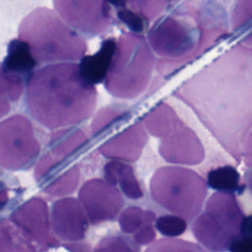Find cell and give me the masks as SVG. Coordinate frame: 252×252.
Here are the masks:
<instances>
[{
    "instance_id": "4316f807",
    "label": "cell",
    "mask_w": 252,
    "mask_h": 252,
    "mask_svg": "<svg viewBox=\"0 0 252 252\" xmlns=\"http://www.w3.org/2000/svg\"><path fill=\"white\" fill-rule=\"evenodd\" d=\"M231 30L236 34H241L245 31L250 32L251 27V0H236L231 21Z\"/></svg>"
},
{
    "instance_id": "4fadbf2b",
    "label": "cell",
    "mask_w": 252,
    "mask_h": 252,
    "mask_svg": "<svg viewBox=\"0 0 252 252\" xmlns=\"http://www.w3.org/2000/svg\"><path fill=\"white\" fill-rule=\"evenodd\" d=\"M179 0H109L116 18L128 32L144 34L150 26Z\"/></svg>"
},
{
    "instance_id": "7402d4cb",
    "label": "cell",
    "mask_w": 252,
    "mask_h": 252,
    "mask_svg": "<svg viewBox=\"0 0 252 252\" xmlns=\"http://www.w3.org/2000/svg\"><path fill=\"white\" fill-rule=\"evenodd\" d=\"M27 79L0 66V119L5 117L25 93Z\"/></svg>"
},
{
    "instance_id": "83f0119b",
    "label": "cell",
    "mask_w": 252,
    "mask_h": 252,
    "mask_svg": "<svg viewBox=\"0 0 252 252\" xmlns=\"http://www.w3.org/2000/svg\"><path fill=\"white\" fill-rule=\"evenodd\" d=\"M155 226L163 236L175 238L185 232L187 221L176 215H163L156 219Z\"/></svg>"
},
{
    "instance_id": "f546056e",
    "label": "cell",
    "mask_w": 252,
    "mask_h": 252,
    "mask_svg": "<svg viewBox=\"0 0 252 252\" xmlns=\"http://www.w3.org/2000/svg\"><path fill=\"white\" fill-rule=\"evenodd\" d=\"M156 239L154 224H147L133 234V241L138 245H148Z\"/></svg>"
},
{
    "instance_id": "5b68a950",
    "label": "cell",
    "mask_w": 252,
    "mask_h": 252,
    "mask_svg": "<svg viewBox=\"0 0 252 252\" xmlns=\"http://www.w3.org/2000/svg\"><path fill=\"white\" fill-rule=\"evenodd\" d=\"M153 199L172 215L193 220L202 211L208 193L206 180L196 171L179 166L159 167L150 181Z\"/></svg>"
},
{
    "instance_id": "3957f363",
    "label": "cell",
    "mask_w": 252,
    "mask_h": 252,
    "mask_svg": "<svg viewBox=\"0 0 252 252\" xmlns=\"http://www.w3.org/2000/svg\"><path fill=\"white\" fill-rule=\"evenodd\" d=\"M18 38L26 42L38 65L78 63L88 51L86 39L54 10L37 7L20 23Z\"/></svg>"
},
{
    "instance_id": "277c9868",
    "label": "cell",
    "mask_w": 252,
    "mask_h": 252,
    "mask_svg": "<svg viewBox=\"0 0 252 252\" xmlns=\"http://www.w3.org/2000/svg\"><path fill=\"white\" fill-rule=\"evenodd\" d=\"M156 64L157 57L146 36L127 31L116 37L104 88L113 97L136 98L149 89Z\"/></svg>"
},
{
    "instance_id": "603a6c76",
    "label": "cell",
    "mask_w": 252,
    "mask_h": 252,
    "mask_svg": "<svg viewBox=\"0 0 252 252\" xmlns=\"http://www.w3.org/2000/svg\"><path fill=\"white\" fill-rule=\"evenodd\" d=\"M207 186L223 193H240L243 189L241 177L232 165H221L211 169L207 175Z\"/></svg>"
},
{
    "instance_id": "f1b7e54d",
    "label": "cell",
    "mask_w": 252,
    "mask_h": 252,
    "mask_svg": "<svg viewBox=\"0 0 252 252\" xmlns=\"http://www.w3.org/2000/svg\"><path fill=\"white\" fill-rule=\"evenodd\" d=\"M94 252H139V248L124 236L107 235L98 241Z\"/></svg>"
},
{
    "instance_id": "8992f818",
    "label": "cell",
    "mask_w": 252,
    "mask_h": 252,
    "mask_svg": "<svg viewBox=\"0 0 252 252\" xmlns=\"http://www.w3.org/2000/svg\"><path fill=\"white\" fill-rule=\"evenodd\" d=\"M244 219L234 194L216 192L195 219L192 231L209 252H224L242 234Z\"/></svg>"
},
{
    "instance_id": "ffe728a7",
    "label": "cell",
    "mask_w": 252,
    "mask_h": 252,
    "mask_svg": "<svg viewBox=\"0 0 252 252\" xmlns=\"http://www.w3.org/2000/svg\"><path fill=\"white\" fill-rule=\"evenodd\" d=\"M140 119L147 132L159 139L167 135L183 121L179 118L175 110L168 103L163 101L158 102Z\"/></svg>"
},
{
    "instance_id": "7a4b0ae2",
    "label": "cell",
    "mask_w": 252,
    "mask_h": 252,
    "mask_svg": "<svg viewBox=\"0 0 252 252\" xmlns=\"http://www.w3.org/2000/svg\"><path fill=\"white\" fill-rule=\"evenodd\" d=\"M96 102V87L82 76L76 62L39 66L26 84L28 113L51 131L78 126L94 114Z\"/></svg>"
},
{
    "instance_id": "9c48e42d",
    "label": "cell",
    "mask_w": 252,
    "mask_h": 252,
    "mask_svg": "<svg viewBox=\"0 0 252 252\" xmlns=\"http://www.w3.org/2000/svg\"><path fill=\"white\" fill-rule=\"evenodd\" d=\"M10 220L34 252H43L59 245L51 229L48 206L42 198L32 197L23 203L12 213Z\"/></svg>"
},
{
    "instance_id": "30bf717a",
    "label": "cell",
    "mask_w": 252,
    "mask_h": 252,
    "mask_svg": "<svg viewBox=\"0 0 252 252\" xmlns=\"http://www.w3.org/2000/svg\"><path fill=\"white\" fill-rule=\"evenodd\" d=\"M79 202L94 225L115 220L124 206L117 187L99 178L90 179L81 186Z\"/></svg>"
},
{
    "instance_id": "d4e9b609",
    "label": "cell",
    "mask_w": 252,
    "mask_h": 252,
    "mask_svg": "<svg viewBox=\"0 0 252 252\" xmlns=\"http://www.w3.org/2000/svg\"><path fill=\"white\" fill-rule=\"evenodd\" d=\"M156 215L139 207H128L119 216V225L125 234H134L147 224H154Z\"/></svg>"
},
{
    "instance_id": "52a82bcc",
    "label": "cell",
    "mask_w": 252,
    "mask_h": 252,
    "mask_svg": "<svg viewBox=\"0 0 252 252\" xmlns=\"http://www.w3.org/2000/svg\"><path fill=\"white\" fill-rule=\"evenodd\" d=\"M41 147L31 119L23 114L0 121V167L26 170L37 161Z\"/></svg>"
},
{
    "instance_id": "9a60e30c",
    "label": "cell",
    "mask_w": 252,
    "mask_h": 252,
    "mask_svg": "<svg viewBox=\"0 0 252 252\" xmlns=\"http://www.w3.org/2000/svg\"><path fill=\"white\" fill-rule=\"evenodd\" d=\"M147 143L148 132L139 118L104 139L97 150L108 159L129 163L139 159Z\"/></svg>"
},
{
    "instance_id": "d6986e66",
    "label": "cell",
    "mask_w": 252,
    "mask_h": 252,
    "mask_svg": "<svg viewBox=\"0 0 252 252\" xmlns=\"http://www.w3.org/2000/svg\"><path fill=\"white\" fill-rule=\"evenodd\" d=\"M103 172L104 180L111 185H118L127 198L131 200L143 198L144 193L140 182L128 162L110 159L105 163Z\"/></svg>"
},
{
    "instance_id": "e0dca14e",
    "label": "cell",
    "mask_w": 252,
    "mask_h": 252,
    "mask_svg": "<svg viewBox=\"0 0 252 252\" xmlns=\"http://www.w3.org/2000/svg\"><path fill=\"white\" fill-rule=\"evenodd\" d=\"M133 118V111L126 104H109L95 112L91 123V136L95 141H102L120 130Z\"/></svg>"
},
{
    "instance_id": "cb8c5ba5",
    "label": "cell",
    "mask_w": 252,
    "mask_h": 252,
    "mask_svg": "<svg viewBox=\"0 0 252 252\" xmlns=\"http://www.w3.org/2000/svg\"><path fill=\"white\" fill-rule=\"evenodd\" d=\"M0 252H34L8 219H0Z\"/></svg>"
},
{
    "instance_id": "8fae6325",
    "label": "cell",
    "mask_w": 252,
    "mask_h": 252,
    "mask_svg": "<svg viewBox=\"0 0 252 252\" xmlns=\"http://www.w3.org/2000/svg\"><path fill=\"white\" fill-rule=\"evenodd\" d=\"M33 175L45 194L66 197L75 192L79 185L80 165L58 159L46 152L35 162Z\"/></svg>"
},
{
    "instance_id": "ac0fdd59",
    "label": "cell",
    "mask_w": 252,
    "mask_h": 252,
    "mask_svg": "<svg viewBox=\"0 0 252 252\" xmlns=\"http://www.w3.org/2000/svg\"><path fill=\"white\" fill-rule=\"evenodd\" d=\"M116 37L104 38L99 48L93 54H86L79 62V69L82 76L94 86L103 84L113 52Z\"/></svg>"
},
{
    "instance_id": "d6a6232c",
    "label": "cell",
    "mask_w": 252,
    "mask_h": 252,
    "mask_svg": "<svg viewBox=\"0 0 252 252\" xmlns=\"http://www.w3.org/2000/svg\"><path fill=\"white\" fill-rule=\"evenodd\" d=\"M65 247L71 252H91L89 244L82 243L81 241L65 243Z\"/></svg>"
},
{
    "instance_id": "ba28073f",
    "label": "cell",
    "mask_w": 252,
    "mask_h": 252,
    "mask_svg": "<svg viewBox=\"0 0 252 252\" xmlns=\"http://www.w3.org/2000/svg\"><path fill=\"white\" fill-rule=\"evenodd\" d=\"M56 14L84 38L105 33L114 23L109 0H52Z\"/></svg>"
},
{
    "instance_id": "484cf974",
    "label": "cell",
    "mask_w": 252,
    "mask_h": 252,
    "mask_svg": "<svg viewBox=\"0 0 252 252\" xmlns=\"http://www.w3.org/2000/svg\"><path fill=\"white\" fill-rule=\"evenodd\" d=\"M145 252H208L199 244L178 238H160L155 241Z\"/></svg>"
},
{
    "instance_id": "1f68e13d",
    "label": "cell",
    "mask_w": 252,
    "mask_h": 252,
    "mask_svg": "<svg viewBox=\"0 0 252 252\" xmlns=\"http://www.w3.org/2000/svg\"><path fill=\"white\" fill-rule=\"evenodd\" d=\"M9 191L6 184L0 180V213L7 207L9 203Z\"/></svg>"
},
{
    "instance_id": "4dcf8cb0",
    "label": "cell",
    "mask_w": 252,
    "mask_h": 252,
    "mask_svg": "<svg viewBox=\"0 0 252 252\" xmlns=\"http://www.w3.org/2000/svg\"><path fill=\"white\" fill-rule=\"evenodd\" d=\"M228 250L230 252H252L251 233H242L231 242Z\"/></svg>"
},
{
    "instance_id": "2e32d148",
    "label": "cell",
    "mask_w": 252,
    "mask_h": 252,
    "mask_svg": "<svg viewBox=\"0 0 252 252\" xmlns=\"http://www.w3.org/2000/svg\"><path fill=\"white\" fill-rule=\"evenodd\" d=\"M92 145V137L83 129L72 126L54 130L47 142V153L52 157L71 161L84 154Z\"/></svg>"
},
{
    "instance_id": "6da1fadb",
    "label": "cell",
    "mask_w": 252,
    "mask_h": 252,
    "mask_svg": "<svg viewBox=\"0 0 252 252\" xmlns=\"http://www.w3.org/2000/svg\"><path fill=\"white\" fill-rule=\"evenodd\" d=\"M178 2L147 31L159 75L182 68L229 34L226 13L214 0Z\"/></svg>"
},
{
    "instance_id": "44dd1931",
    "label": "cell",
    "mask_w": 252,
    "mask_h": 252,
    "mask_svg": "<svg viewBox=\"0 0 252 252\" xmlns=\"http://www.w3.org/2000/svg\"><path fill=\"white\" fill-rule=\"evenodd\" d=\"M3 69L29 79L38 64L28 44L19 38L12 39L7 48V55L0 65Z\"/></svg>"
},
{
    "instance_id": "7c38bea8",
    "label": "cell",
    "mask_w": 252,
    "mask_h": 252,
    "mask_svg": "<svg viewBox=\"0 0 252 252\" xmlns=\"http://www.w3.org/2000/svg\"><path fill=\"white\" fill-rule=\"evenodd\" d=\"M158 153L166 162L176 165H197L205 158L200 138L183 121L160 139Z\"/></svg>"
},
{
    "instance_id": "5bb4252c",
    "label": "cell",
    "mask_w": 252,
    "mask_h": 252,
    "mask_svg": "<svg viewBox=\"0 0 252 252\" xmlns=\"http://www.w3.org/2000/svg\"><path fill=\"white\" fill-rule=\"evenodd\" d=\"M49 216L52 232L58 240L69 243L85 239L89 220L78 199L65 197L55 201Z\"/></svg>"
}]
</instances>
